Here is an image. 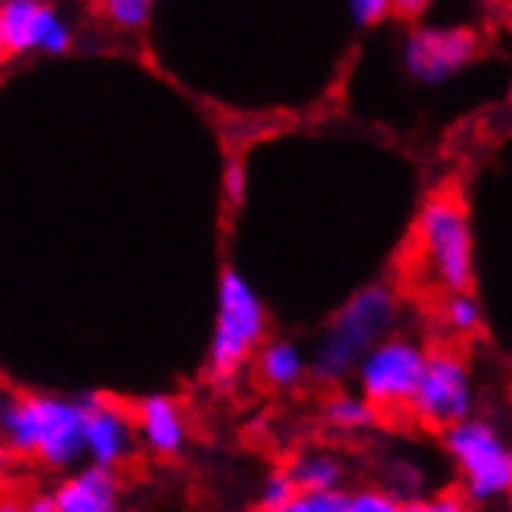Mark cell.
Returning <instances> with one entry per match:
<instances>
[{"instance_id":"obj_1","label":"cell","mask_w":512,"mask_h":512,"mask_svg":"<svg viewBox=\"0 0 512 512\" xmlns=\"http://www.w3.org/2000/svg\"><path fill=\"white\" fill-rule=\"evenodd\" d=\"M0 447L53 472H75L84 460L81 401L63 395L0 398Z\"/></svg>"},{"instance_id":"obj_2","label":"cell","mask_w":512,"mask_h":512,"mask_svg":"<svg viewBox=\"0 0 512 512\" xmlns=\"http://www.w3.org/2000/svg\"><path fill=\"white\" fill-rule=\"evenodd\" d=\"M401 305L388 286L357 289L326 323L323 336L308 357V373L323 385H342L373 345L395 333Z\"/></svg>"},{"instance_id":"obj_3","label":"cell","mask_w":512,"mask_h":512,"mask_svg":"<svg viewBox=\"0 0 512 512\" xmlns=\"http://www.w3.org/2000/svg\"><path fill=\"white\" fill-rule=\"evenodd\" d=\"M416 264L444 295L469 292L475 280V230L457 193H432L416 215Z\"/></svg>"},{"instance_id":"obj_4","label":"cell","mask_w":512,"mask_h":512,"mask_svg":"<svg viewBox=\"0 0 512 512\" xmlns=\"http://www.w3.org/2000/svg\"><path fill=\"white\" fill-rule=\"evenodd\" d=\"M264 342H267L264 301L236 267H227L218 280V311H215V329L205 360V370L212 376V382L230 385Z\"/></svg>"},{"instance_id":"obj_5","label":"cell","mask_w":512,"mask_h":512,"mask_svg":"<svg viewBox=\"0 0 512 512\" xmlns=\"http://www.w3.org/2000/svg\"><path fill=\"white\" fill-rule=\"evenodd\" d=\"M444 450L460 475V494L472 506H494L512 497V444L488 416L441 432Z\"/></svg>"},{"instance_id":"obj_6","label":"cell","mask_w":512,"mask_h":512,"mask_svg":"<svg viewBox=\"0 0 512 512\" xmlns=\"http://www.w3.org/2000/svg\"><path fill=\"white\" fill-rule=\"evenodd\" d=\"M475 404L478 391L466 357L447 345L429 348L423 379L407 407L416 423L432 432H447L475 416Z\"/></svg>"},{"instance_id":"obj_7","label":"cell","mask_w":512,"mask_h":512,"mask_svg":"<svg viewBox=\"0 0 512 512\" xmlns=\"http://www.w3.org/2000/svg\"><path fill=\"white\" fill-rule=\"evenodd\" d=\"M429 348L423 342H416L413 336L391 333L379 345L367 351V357L360 360L354 379H357V395L367 398L379 413L382 410H407L419 379L426 370Z\"/></svg>"},{"instance_id":"obj_8","label":"cell","mask_w":512,"mask_h":512,"mask_svg":"<svg viewBox=\"0 0 512 512\" xmlns=\"http://www.w3.org/2000/svg\"><path fill=\"white\" fill-rule=\"evenodd\" d=\"M481 53V38L469 25H438L426 22L404 35L401 66L423 87L450 84L463 75Z\"/></svg>"},{"instance_id":"obj_9","label":"cell","mask_w":512,"mask_h":512,"mask_svg":"<svg viewBox=\"0 0 512 512\" xmlns=\"http://www.w3.org/2000/svg\"><path fill=\"white\" fill-rule=\"evenodd\" d=\"M84 419V460L97 469L115 472L140 447L134 410L106 395H78Z\"/></svg>"},{"instance_id":"obj_10","label":"cell","mask_w":512,"mask_h":512,"mask_svg":"<svg viewBox=\"0 0 512 512\" xmlns=\"http://www.w3.org/2000/svg\"><path fill=\"white\" fill-rule=\"evenodd\" d=\"M0 35L7 53H69L75 32L53 4L7 0L0 4Z\"/></svg>"},{"instance_id":"obj_11","label":"cell","mask_w":512,"mask_h":512,"mask_svg":"<svg viewBox=\"0 0 512 512\" xmlns=\"http://www.w3.org/2000/svg\"><path fill=\"white\" fill-rule=\"evenodd\" d=\"M134 426L140 444L156 457H180L190 441L187 410L171 395H146L134 407Z\"/></svg>"},{"instance_id":"obj_12","label":"cell","mask_w":512,"mask_h":512,"mask_svg":"<svg viewBox=\"0 0 512 512\" xmlns=\"http://www.w3.org/2000/svg\"><path fill=\"white\" fill-rule=\"evenodd\" d=\"M53 512H125L122 481L109 469L84 466L53 488Z\"/></svg>"},{"instance_id":"obj_13","label":"cell","mask_w":512,"mask_h":512,"mask_svg":"<svg viewBox=\"0 0 512 512\" xmlns=\"http://www.w3.org/2000/svg\"><path fill=\"white\" fill-rule=\"evenodd\" d=\"M289 478L295 481L298 494H326V491H342L348 466L342 463L333 450H305L286 466Z\"/></svg>"},{"instance_id":"obj_14","label":"cell","mask_w":512,"mask_h":512,"mask_svg":"<svg viewBox=\"0 0 512 512\" xmlns=\"http://www.w3.org/2000/svg\"><path fill=\"white\" fill-rule=\"evenodd\" d=\"M255 367L270 388H292L308 376V354L292 339H270L258 348Z\"/></svg>"},{"instance_id":"obj_15","label":"cell","mask_w":512,"mask_h":512,"mask_svg":"<svg viewBox=\"0 0 512 512\" xmlns=\"http://www.w3.org/2000/svg\"><path fill=\"white\" fill-rule=\"evenodd\" d=\"M323 419L339 432H360L376 423L379 410L357 391H333L323 404Z\"/></svg>"},{"instance_id":"obj_16","label":"cell","mask_w":512,"mask_h":512,"mask_svg":"<svg viewBox=\"0 0 512 512\" xmlns=\"http://www.w3.org/2000/svg\"><path fill=\"white\" fill-rule=\"evenodd\" d=\"M441 320L454 336H472L485 323V311H481V301L472 292H457V295H444Z\"/></svg>"},{"instance_id":"obj_17","label":"cell","mask_w":512,"mask_h":512,"mask_svg":"<svg viewBox=\"0 0 512 512\" xmlns=\"http://www.w3.org/2000/svg\"><path fill=\"white\" fill-rule=\"evenodd\" d=\"M153 10L156 7L149 0H106L100 7L103 19L118 32H143L149 19H153Z\"/></svg>"},{"instance_id":"obj_18","label":"cell","mask_w":512,"mask_h":512,"mask_svg":"<svg viewBox=\"0 0 512 512\" xmlns=\"http://www.w3.org/2000/svg\"><path fill=\"white\" fill-rule=\"evenodd\" d=\"M298 497L295 481L289 478L286 469H277L264 478V485L258 491V509L261 512H286Z\"/></svg>"},{"instance_id":"obj_19","label":"cell","mask_w":512,"mask_h":512,"mask_svg":"<svg viewBox=\"0 0 512 512\" xmlns=\"http://www.w3.org/2000/svg\"><path fill=\"white\" fill-rule=\"evenodd\" d=\"M404 500L391 497L385 488H357L348 491L345 512H401Z\"/></svg>"},{"instance_id":"obj_20","label":"cell","mask_w":512,"mask_h":512,"mask_svg":"<svg viewBox=\"0 0 512 512\" xmlns=\"http://www.w3.org/2000/svg\"><path fill=\"white\" fill-rule=\"evenodd\" d=\"M401 512H469V503L463 500L460 491H441L432 497L404 500Z\"/></svg>"},{"instance_id":"obj_21","label":"cell","mask_w":512,"mask_h":512,"mask_svg":"<svg viewBox=\"0 0 512 512\" xmlns=\"http://www.w3.org/2000/svg\"><path fill=\"white\" fill-rule=\"evenodd\" d=\"M391 13H395V4H388V0H351L348 4V19L357 28H376Z\"/></svg>"},{"instance_id":"obj_22","label":"cell","mask_w":512,"mask_h":512,"mask_svg":"<svg viewBox=\"0 0 512 512\" xmlns=\"http://www.w3.org/2000/svg\"><path fill=\"white\" fill-rule=\"evenodd\" d=\"M221 190H224V199L230 205H243L246 202V190H249V174H246V165L239 159H230L224 165V174H221Z\"/></svg>"},{"instance_id":"obj_23","label":"cell","mask_w":512,"mask_h":512,"mask_svg":"<svg viewBox=\"0 0 512 512\" xmlns=\"http://www.w3.org/2000/svg\"><path fill=\"white\" fill-rule=\"evenodd\" d=\"M22 503V512H53V497L50 494H28L25 500H19Z\"/></svg>"},{"instance_id":"obj_24","label":"cell","mask_w":512,"mask_h":512,"mask_svg":"<svg viewBox=\"0 0 512 512\" xmlns=\"http://www.w3.org/2000/svg\"><path fill=\"white\" fill-rule=\"evenodd\" d=\"M0 512H22L19 500H0Z\"/></svg>"},{"instance_id":"obj_25","label":"cell","mask_w":512,"mask_h":512,"mask_svg":"<svg viewBox=\"0 0 512 512\" xmlns=\"http://www.w3.org/2000/svg\"><path fill=\"white\" fill-rule=\"evenodd\" d=\"M506 103L512 106V78H509V90H506Z\"/></svg>"},{"instance_id":"obj_26","label":"cell","mask_w":512,"mask_h":512,"mask_svg":"<svg viewBox=\"0 0 512 512\" xmlns=\"http://www.w3.org/2000/svg\"><path fill=\"white\" fill-rule=\"evenodd\" d=\"M7 56V47H4V35H0V59Z\"/></svg>"},{"instance_id":"obj_27","label":"cell","mask_w":512,"mask_h":512,"mask_svg":"<svg viewBox=\"0 0 512 512\" xmlns=\"http://www.w3.org/2000/svg\"><path fill=\"white\" fill-rule=\"evenodd\" d=\"M255 512H261V509H255Z\"/></svg>"}]
</instances>
